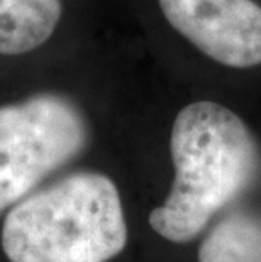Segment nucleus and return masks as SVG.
<instances>
[{
  "label": "nucleus",
  "mask_w": 261,
  "mask_h": 262,
  "mask_svg": "<svg viewBox=\"0 0 261 262\" xmlns=\"http://www.w3.org/2000/svg\"><path fill=\"white\" fill-rule=\"evenodd\" d=\"M170 152L173 185L149 213V225L165 241L187 244L251 185L259 150L239 115L224 105L195 102L176 115Z\"/></svg>",
  "instance_id": "f257e3e1"
},
{
  "label": "nucleus",
  "mask_w": 261,
  "mask_h": 262,
  "mask_svg": "<svg viewBox=\"0 0 261 262\" xmlns=\"http://www.w3.org/2000/svg\"><path fill=\"white\" fill-rule=\"evenodd\" d=\"M126 244L119 189L95 171L73 172L27 194L2 225L10 262H109Z\"/></svg>",
  "instance_id": "f03ea898"
},
{
  "label": "nucleus",
  "mask_w": 261,
  "mask_h": 262,
  "mask_svg": "<svg viewBox=\"0 0 261 262\" xmlns=\"http://www.w3.org/2000/svg\"><path fill=\"white\" fill-rule=\"evenodd\" d=\"M88 125L73 100L37 93L0 107V213L83 152Z\"/></svg>",
  "instance_id": "7ed1b4c3"
},
{
  "label": "nucleus",
  "mask_w": 261,
  "mask_h": 262,
  "mask_svg": "<svg viewBox=\"0 0 261 262\" xmlns=\"http://www.w3.org/2000/svg\"><path fill=\"white\" fill-rule=\"evenodd\" d=\"M176 32L231 68L261 64V7L254 0H158Z\"/></svg>",
  "instance_id": "20e7f679"
},
{
  "label": "nucleus",
  "mask_w": 261,
  "mask_h": 262,
  "mask_svg": "<svg viewBox=\"0 0 261 262\" xmlns=\"http://www.w3.org/2000/svg\"><path fill=\"white\" fill-rule=\"evenodd\" d=\"M61 14V0H0V54L17 56L43 46Z\"/></svg>",
  "instance_id": "39448f33"
},
{
  "label": "nucleus",
  "mask_w": 261,
  "mask_h": 262,
  "mask_svg": "<svg viewBox=\"0 0 261 262\" xmlns=\"http://www.w3.org/2000/svg\"><path fill=\"white\" fill-rule=\"evenodd\" d=\"M198 262H261V216L237 211L222 219L202 241Z\"/></svg>",
  "instance_id": "423d86ee"
}]
</instances>
